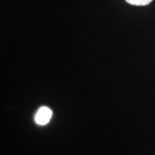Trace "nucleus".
<instances>
[{
  "instance_id": "1",
  "label": "nucleus",
  "mask_w": 155,
  "mask_h": 155,
  "mask_svg": "<svg viewBox=\"0 0 155 155\" xmlns=\"http://www.w3.org/2000/svg\"><path fill=\"white\" fill-rule=\"evenodd\" d=\"M52 111L48 107H42L38 110L35 116V121L38 124L45 125L50 121Z\"/></svg>"
},
{
  "instance_id": "2",
  "label": "nucleus",
  "mask_w": 155,
  "mask_h": 155,
  "mask_svg": "<svg viewBox=\"0 0 155 155\" xmlns=\"http://www.w3.org/2000/svg\"><path fill=\"white\" fill-rule=\"evenodd\" d=\"M129 5L134 6H147L152 2L153 0H125Z\"/></svg>"
}]
</instances>
